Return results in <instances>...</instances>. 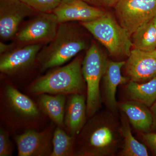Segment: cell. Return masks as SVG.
I'll return each mask as SVG.
<instances>
[{"label": "cell", "instance_id": "6da1fadb", "mask_svg": "<svg viewBox=\"0 0 156 156\" xmlns=\"http://www.w3.org/2000/svg\"><path fill=\"white\" fill-rule=\"evenodd\" d=\"M109 111L89 118L78 135L74 156H114L123 145L121 122Z\"/></svg>", "mask_w": 156, "mask_h": 156}, {"label": "cell", "instance_id": "7a4b0ae2", "mask_svg": "<svg viewBox=\"0 0 156 156\" xmlns=\"http://www.w3.org/2000/svg\"><path fill=\"white\" fill-rule=\"evenodd\" d=\"M83 60L77 56L68 64L55 68L34 81L30 92L35 95L84 94L87 86L82 72Z\"/></svg>", "mask_w": 156, "mask_h": 156}, {"label": "cell", "instance_id": "3957f363", "mask_svg": "<svg viewBox=\"0 0 156 156\" xmlns=\"http://www.w3.org/2000/svg\"><path fill=\"white\" fill-rule=\"evenodd\" d=\"M87 47L85 39L70 22L59 23L54 38L41 49L37 60L42 69L61 66Z\"/></svg>", "mask_w": 156, "mask_h": 156}, {"label": "cell", "instance_id": "277c9868", "mask_svg": "<svg viewBox=\"0 0 156 156\" xmlns=\"http://www.w3.org/2000/svg\"><path fill=\"white\" fill-rule=\"evenodd\" d=\"M81 24L106 48L112 56H130L133 47L131 36L108 12L95 20L81 22Z\"/></svg>", "mask_w": 156, "mask_h": 156}, {"label": "cell", "instance_id": "5b68a950", "mask_svg": "<svg viewBox=\"0 0 156 156\" xmlns=\"http://www.w3.org/2000/svg\"><path fill=\"white\" fill-rule=\"evenodd\" d=\"M107 58L95 43L87 50L82 63V72L87 86V118H91L101 107L102 99L100 83L103 77Z\"/></svg>", "mask_w": 156, "mask_h": 156}, {"label": "cell", "instance_id": "8992f818", "mask_svg": "<svg viewBox=\"0 0 156 156\" xmlns=\"http://www.w3.org/2000/svg\"><path fill=\"white\" fill-rule=\"evenodd\" d=\"M120 25L131 36L156 15V0H118L114 7Z\"/></svg>", "mask_w": 156, "mask_h": 156}, {"label": "cell", "instance_id": "52a82bcc", "mask_svg": "<svg viewBox=\"0 0 156 156\" xmlns=\"http://www.w3.org/2000/svg\"><path fill=\"white\" fill-rule=\"evenodd\" d=\"M59 23L53 12L40 13L15 36L23 45L49 43L56 35Z\"/></svg>", "mask_w": 156, "mask_h": 156}, {"label": "cell", "instance_id": "ba28073f", "mask_svg": "<svg viewBox=\"0 0 156 156\" xmlns=\"http://www.w3.org/2000/svg\"><path fill=\"white\" fill-rule=\"evenodd\" d=\"M36 12L21 0H0V37L6 41L15 37L26 17Z\"/></svg>", "mask_w": 156, "mask_h": 156}, {"label": "cell", "instance_id": "9c48e42d", "mask_svg": "<svg viewBox=\"0 0 156 156\" xmlns=\"http://www.w3.org/2000/svg\"><path fill=\"white\" fill-rule=\"evenodd\" d=\"M51 126L44 131L26 130L15 137L19 156H50L53 132Z\"/></svg>", "mask_w": 156, "mask_h": 156}, {"label": "cell", "instance_id": "30bf717a", "mask_svg": "<svg viewBox=\"0 0 156 156\" xmlns=\"http://www.w3.org/2000/svg\"><path fill=\"white\" fill-rule=\"evenodd\" d=\"M124 67L130 80L142 83L156 76V50L144 51L133 49Z\"/></svg>", "mask_w": 156, "mask_h": 156}, {"label": "cell", "instance_id": "8fae6325", "mask_svg": "<svg viewBox=\"0 0 156 156\" xmlns=\"http://www.w3.org/2000/svg\"><path fill=\"white\" fill-rule=\"evenodd\" d=\"M126 61H114L108 60L101 80V99L108 110L117 116L118 102L116 93L119 85L126 83L129 78L122 75V69Z\"/></svg>", "mask_w": 156, "mask_h": 156}, {"label": "cell", "instance_id": "7c38bea8", "mask_svg": "<svg viewBox=\"0 0 156 156\" xmlns=\"http://www.w3.org/2000/svg\"><path fill=\"white\" fill-rule=\"evenodd\" d=\"M43 44L25 45L1 54L0 71L12 75L29 67L37 59Z\"/></svg>", "mask_w": 156, "mask_h": 156}, {"label": "cell", "instance_id": "4fadbf2b", "mask_svg": "<svg viewBox=\"0 0 156 156\" xmlns=\"http://www.w3.org/2000/svg\"><path fill=\"white\" fill-rule=\"evenodd\" d=\"M105 9L91 5L82 0H74L70 2L62 3L54 11L58 22H81L92 21L103 16Z\"/></svg>", "mask_w": 156, "mask_h": 156}, {"label": "cell", "instance_id": "5bb4252c", "mask_svg": "<svg viewBox=\"0 0 156 156\" xmlns=\"http://www.w3.org/2000/svg\"><path fill=\"white\" fill-rule=\"evenodd\" d=\"M87 96L84 94L69 95L66 105L65 128L71 136H78L87 123Z\"/></svg>", "mask_w": 156, "mask_h": 156}, {"label": "cell", "instance_id": "9a60e30c", "mask_svg": "<svg viewBox=\"0 0 156 156\" xmlns=\"http://www.w3.org/2000/svg\"><path fill=\"white\" fill-rule=\"evenodd\" d=\"M4 95L6 108L17 118L33 120L40 115V111L34 101L11 85L6 86Z\"/></svg>", "mask_w": 156, "mask_h": 156}, {"label": "cell", "instance_id": "2e32d148", "mask_svg": "<svg viewBox=\"0 0 156 156\" xmlns=\"http://www.w3.org/2000/svg\"><path fill=\"white\" fill-rule=\"evenodd\" d=\"M118 108L136 131L141 133L151 132L153 116L149 107L138 101L128 100L118 103Z\"/></svg>", "mask_w": 156, "mask_h": 156}, {"label": "cell", "instance_id": "e0dca14e", "mask_svg": "<svg viewBox=\"0 0 156 156\" xmlns=\"http://www.w3.org/2000/svg\"><path fill=\"white\" fill-rule=\"evenodd\" d=\"M66 95L43 94L39 95V107L57 126L65 128Z\"/></svg>", "mask_w": 156, "mask_h": 156}, {"label": "cell", "instance_id": "ac0fdd59", "mask_svg": "<svg viewBox=\"0 0 156 156\" xmlns=\"http://www.w3.org/2000/svg\"><path fill=\"white\" fill-rule=\"evenodd\" d=\"M125 92L128 100L138 101L150 108L156 101V76L144 83L129 80Z\"/></svg>", "mask_w": 156, "mask_h": 156}, {"label": "cell", "instance_id": "d6986e66", "mask_svg": "<svg viewBox=\"0 0 156 156\" xmlns=\"http://www.w3.org/2000/svg\"><path fill=\"white\" fill-rule=\"evenodd\" d=\"M121 131L123 145L118 155L121 156H149L147 147L137 140L133 136L130 122L126 115L121 112Z\"/></svg>", "mask_w": 156, "mask_h": 156}, {"label": "cell", "instance_id": "ffe728a7", "mask_svg": "<svg viewBox=\"0 0 156 156\" xmlns=\"http://www.w3.org/2000/svg\"><path fill=\"white\" fill-rule=\"evenodd\" d=\"M131 37L134 49L144 51L156 50V29L152 20L139 27Z\"/></svg>", "mask_w": 156, "mask_h": 156}, {"label": "cell", "instance_id": "44dd1931", "mask_svg": "<svg viewBox=\"0 0 156 156\" xmlns=\"http://www.w3.org/2000/svg\"><path fill=\"white\" fill-rule=\"evenodd\" d=\"M53 150L50 156H74L75 136L68 134L57 126L53 132Z\"/></svg>", "mask_w": 156, "mask_h": 156}, {"label": "cell", "instance_id": "7402d4cb", "mask_svg": "<svg viewBox=\"0 0 156 156\" xmlns=\"http://www.w3.org/2000/svg\"><path fill=\"white\" fill-rule=\"evenodd\" d=\"M40 13H52L62 3L61 0H21Z\"/></svg>", "mask_w": 156, "mask_h": 156}, {"label": "cell", "instance_id": "603a6c76", "mask_svg": "<svg viewBox=\"0 0 156 156\" xmlns=\"http://www.w3.org/2000/svg\"><path fill=\"white\" fill-rule=\"evenodd\" d=\"M12 147L8 131L1 128L0 130V156L12 155Z\"/></svg>", "mask_w": 156, "mask_h": 156}, {"label": "cell", "instance_id": "cb8c5ba5", "mask_svg": "<svg viewBox=\"0 0 156 156\" xmlns=\"http://www.w3.org/2000/svg\"><path fill=\"white\" fill-rule=\"evenodd\" d=\"M140 136L144 144L156 156V132L141 133Z\"/></svg>", "mask_w": 156, "mask_h": 156}, {"label": "cell", "instance_id": "d4e9b609", "mask_svg": "<svg viewBox=\"0 0 156 156\" xmlns=\"http://www.w3.org/2000/svg\"><path fill=\"white\" fill-rule=\"evenodd\" d=\"M87 4L102 9L114 8L118 0H82Z\"/></svg>", "mask_w": 156, "mask_h": 156}, {"label": "cell", "instance_id": "484cf974", "mask_svg": "<svg viewBox=\"0 0 156 156\" xmlns=\"http://www.w3.org/2000/svg\"><path fill=\"white\" fill-rule=\"evenodd\" d=\"M150 108L153 116V123L151 132H156V101Z\"/></svg>", "mask_w": 156, "mask_h": 156}, {"label": "cell", "instance_id": "4316f807", "mask_svg": "<svg viewBox=\"0 0 156 156\" xmlns=\"http://www.w3.org/2000/svg\"><path fill=\"white\" fill-rule=\"evenodd\" d=\"M13 47V45L11 44H4L2 42L0 43V53L1 54L7 53L10 51L11 48Z\"/></svg>", "mask_w": 156, "mask_h": 156}, {"label": "cell", "instance_id": "83f0119b", "mask_svg": "<svg viewBox=\"0 0 156 156\" xmlns=\"http://www.w3.org/2000/svg\"><path fill=\"white\" fill-rule=\"evenodd\" d=\"M62 3H66L70 2H73V1H74V0H61Z\"/></svg>", "mask_w": 156, "mask_h": 156}, {"label": "cell", "instance_id": "f1b7e54d", "mask_svg": "<svg viewBox=\"0 0 156 156\" xmlns=\"http://www.w3.org/2000/svg\"><path fill=\"white\" fill-rule=\"evenodd\" d=\"M152 21L153 22L154 25L155 26V27L156 29V15L155 16V17L153 18Z\"/></svg>", "mask_w": 156, "mask_h": 156}]
</instances>
